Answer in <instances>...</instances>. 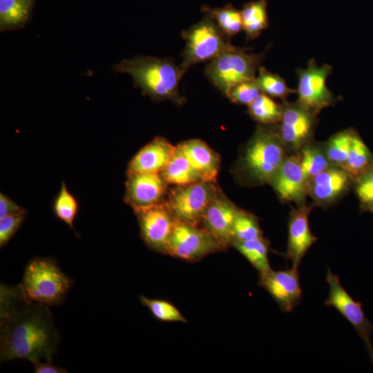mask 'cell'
<instances>
[{
  "mask_svg": "<svg viewBox=\"0 0 373 373\" xmlns=\"http://www.w3.org/2000/svg\"><path fill=\"white\" fill-rule=\"evenodd\" d=\"M203 182L216 181L220 159L211 148L200 140H190L179 144Z\"/></svg>",
  "mask_w": 373,
  "mask_h": 373,
  "instance_id": "cell-20",
  "label": "cell"
},
{
  "mask_svg": "<svg viewBox=\"0 0 373 373\" xmlns=\"http://www.w3.org/2000/svg\"><path fill=\"white\" fill-rule=\"evenodd\" d=\"M202 10L215 22L229 39L242 30L241 12L231 4L216 8L203 6Z\"/></svg>",
  "mask_w": 373,
  "mask_h": 373,
  "instance_id": "cell-24",
  "label": "cell"
},
{
  "mask_svg": "<svg viewBox=\"0 0 373 373\" xmlns=\"http://www.w3.org/2000/svg\"><path fill=\"white\" fill-rule=\"evenodd\" d=\"M258 70L256 80L263 93L285 101L290 94L296 92L287 86L285 80L280 75L268 71L262 66H260Z\"/></svg>",
  "mask_w": 373,
  "mask_h": 373,
  "instance_id": "cell-30",
  "label": "cell"
},
{
  "mask_svg": "<svg viewBox=\"0 0 373 373\" xmlns=\"http://www.w3.org/2000/svg\"><path fill=\"white\" fill-rule=\"evenodd\" d=\"M371 211V213L373 214V205L370 206L368 209Z\"/></svg>",
  "mask_w": 373,
  "mask_h": 373,
  "instance_id": "cell-39",
  "label": "cell"
},
{
  "mask_svg": "<svg viewBox=\"0 0 373 373\" xmlns=\"http://www.w3.org/2000/svg\"><path fill=\"white\" fill-rule=\"evenodd\" d=\"M231 245L236 249L254 267L259 274L271 269L269 258V242L262 238L243 242H233Z\"/></svg>",
  "mask_w": 373,
  "mask_h": 373,
  "instance_id": "cell-25",
  "label": "cell"
},
{
  "mask_svg": "<svg viewBox=\"0 0 373 373\" xmlns=\"http://www.w3.org/2000/svg\"><path fill=\"white\" fill-rule=\"evenodd\" d=\"M332 72L330 65L325 64L318 66L314 59L308 61L306 68L296 70L298 79L297 102L316 115L336 101V97L326 86L327 78Z\"/></svg>",
  "mask_w": 373,
  "mask_h": 373,
  "instance_id": "cell-9",
  "label": "cell"
},
{
  "mask_svg": "<svg viewBox=\"0 0 373 373\" xmlns=\"http://www.w3.org/2000/svg\"><path fill=\"white\" fill-rule=\"evenodd\" d=\"M298 155L303 172L308 182L332 166L325 148L312 142L302 147Z\"/></svg>",
  "mask_w": 373,
  "mask_h": 373,
  "instance_id": "cell-27",
  "label": "cell"
},
{
  "mask_svg": "<svg viewBox=\"0 0 373 373\" xmlns=\"http://www.w3.org/2000/svg\"><path fill=\"white\" fill-rule=\"evenodd\" d=\"M312 207L305 204L292 209L288 220V240L285 256L289 259L294 267L298 268L303 258L317 241L312 234L309 222Z\"/></svg>",
  "mask_w": 373,
  "mask_h": 373,
  "instance_id": "cell-16",
  "label": "cell"
},
{
  "mask_svg": "<svg viewBox=\"0 0 373 373\" xmlns=\"http://www.w3.org/2000/svg\"><path fill=\"white\" fill-rule=\"evenodd\" d=\"M286 155L276 126H259L242 155L240 169L251 184H269Z\"/></svg>",
  "mask_w": 373,
  "mask_h": 373,
  "instance_id": "cell-3",
  "label": "cell"
},
{
  "mask_svg": "<svg viewBox=\"0 0 373 373\" xmlns=\"http://www.w3.org/2000/svg\"><path fill=\"white\" fill-rule=\"evenodd\" d=\"M142 304L147 307L151 314L157 320L165 322L186 323V318L171 303L160 299H151L144 296H140Z\"/></svg>",
  "mask_w": 373,
  "mask_h": 373,
  "instance_id": "cell-33",
  "label": "cell"
},
{
  "mask_svg": "<svg viewBox=\"0 0 373 373\" xmlns=\"http://www.w3.org/2000/svg\"><path fill=\"white\" fill-rule=\"evenodd\" d=\"M60 336L50 307L26 299L18 285L0 288V361H52Z\"/></svg>",
  "mask_w": 373,
  "mask_h": 373,
  "instance_id": "cell-1",
  "label": "cell"
},
{
  "mask_svg": "<svg viewBox=\"0 0 373 373\" xmlns=\"http://www.w3.org/2000/svg\"><path fill=\"white\" fill-rule=\"evenodd\" d=\"M262 237L258 220L252 214L240 210L233 223L232 242H243Z\"/></svg>",
  "mask_w": 373,
  "mask_h": 373,
  "instance_id": "cell-31",
  "label": "cell"
},
{
  "mask_svg": "<svg viewBox=\"0 0 373 373\" xmlns=\"http://www.w3.org/2000/svg\"><path fill=\"white\" fill-rule=\"evenodd\" d=\"M141 237L151 249L166 254L167 244L177 221L166 202L135 211Z\"/></svg>",
  "mask_w": 373,
  "mask_h": 373,
  "instance_id": "cell-12",
  "label": "cell"
},
{
  "mask_svg": "<svg viewBox=\"0 0 373 373\" xmlns=\"http://www.w3.org/2000/svg\"><path fill=\"white\" fill-rule=\"evenodd\" d=\"M248 112L254 120L265 125H274L280 121L282 105L262 93L248 106Z\"/></svg>",
  "mask_w": 373,
  "mask_h": 373,
  "instance_id": "cell-28",
  "label": "cell"
},
{
  "mask_svg": "<svg viewBox=\"0 0 373 373\" xmlns=\"http://www.w3.org/2000/svg\"><path fill=\"white\" fill-rule=\"evenodd\" d=\"M355 191L363 209L373 205V164L356 178Z\"/></svg>",
  "mask_w": 373,
  "mask_h": 373,
  "instance_id": "cell-35",
  "label": "cell"
},
{
  "mask_svg": "<svg viewBox=\"0 0 373 373\" xmlns=\"http://www.w3.org/2000/svg\"><path fill=\"white\" fill-rule=\"evenodd\" d=\"M176 146L157 137L141 149L129 162L127 173H160L173 157Z\"/></svg>",
  "mask_w": 373,
  "mask_h": 373,
  "instance_id": "cell-19",
  "label": "cell"
},
{
  "mask_svg": "<svg viewBox=\"0 0 373 373\" xmlns=\"http://www.w3.org/2000/svg\"><path fill=\"white\" fill-rule=\"evenodd\" d=\"M266 0H256L245 4L241 12L242 30L247 39L257 38L269 26Z\"/></svg>",
  "mask_w": 373,
  "mask_h": 373,
  "instance_id": "cell-23",
  "label": "cell"
},
{
  "mask_svg": "<svg viewBox=\"0 0 373 373\" xmlns=\"http://www.w3.org/2000/svg\"><path fill=\"white\" fill-rule=\"evenodd\" d=\"M280 121L276 124L277 132L285 149L298 151L311 142L316 115L298 102L283 101Z\"/></svg>",
  "mask_w": 373,
  "mask_h": 373,
  "instance_id": "cell-10",
  "label": "cell"
},
{
  "mask_svg": "<svg viewBox=\"0 0 373 373\" xmlns=\"http://www.w3.org/2000/svg\"><path fill=\"white\" fill-rule=\"evenodd\" d=\"M223 249L219 241L203 227L177 220L166 254L188 261H197Z\"/></svg>",
  "mask_w": 373,
  "mask_h": 373,
  "instance_id": "cell-8",
  "label": "cell"
},
{
  "mask_svg": "<svg viewBox=\"0 0 373 373\" xmlns=\"http://www.w3.org/2000/svg\"><path fill=\"white\" fill-rule=\"evenodd\" d=\"M168 183L161 173H128L125 200L134 211L163 202Z\"/></svg>",
  "mask_w": 373,
  "mask_h": 373,
  "instance_id": "cell-14",
  "label": "cell"
},
{
  "mask_svg": "<svg viewBox=\"0 0 373 373\" xmlns=\"http://www.w3.org/2000/svg\"><path fill=\"white\" fill-rule=\"evenodd\" d=\"M23 208L14 202L2 193H0V219L23 211Z\"/></svg>",
  "mask_w": 373,
  "mask_h": 373,
  "instance_id": "cell-37",
  "label": "cell"
},
{
  "mask_svg": "<svg viewBox=\"0 0 373 373\" xmlns=\"http://www.w3.org/2000/svg\"><path fill=\"white\" fill-rule=\"evenodd\" d=\"M35 372L36 373H65L68 372V370L57 367L52 363V361H46L45 362H41V360H34L32 361Z\"/></svg>",
  "mask_w": 373,
  "mask_h": 373,
  "instance_id": "cell-38",
  "label": "cell"
},
{
  "mask_svg": "<svg viewBox=\"0 0 373 373\" xmlns=\"http://www.w3.org/2000/svg\"><path fill=\"white\" fill-rule=\"evenodd\" d=\"M326 281L329 290L325 305L334 307L352 324L365 343L373 363V347L370 341L373 325L367 318L361 303L355 301L347 293L341 285L338 276L333 274L329 267Z\"/></svg>",
  "mask_w": 373,
  "mask_h": 373,
  "instance_id": "cell-11",
  "label": "cell"
},
{
  "mask_svg": "<svg viewBox=\"0 0 373 373\" xmlns=\"http://www.w3.org/2000/svg\"><path fill=\"white\" fill-rule=\"evenodd\" d=\"M113 68L116 72L130 75L135 87L140 88L153 100H169L177 104L185 100L178 89L184 74L172 58L140 55L124 59Z\"/></svg>",
  "mask_w": 373,
  "mask_h": 373,
  "instance_id": "cell-2",
  "label": "cell"
},
{
  "mask_svg": "<svg viewBox=\"0 0 373 373\" xmlns=\"http://www.w3.org/2000/svg\"><path fill=\"white\" fill-rule=\"evenodd\" d=\"M218 193L213 182L200 181L178 186L166 202L178 221L198 226Z\"/></svg>",
  "mask_w": 373,
  "mask_h": 373,
  "instance_id": "cell-7",
  "label": "cell"
},
{
  "mask_svg": "<svg viewBox=\"0 0 373 373\" xmlns=\"http://www.w3.org/2000/svg\"><path fill=\"white\" fill-rule=\"evenodd\" d=\"M53 209L57 217L74 229L73 222L77 215L78 206L75 198L68 191L64 182L61 183Z\"/></svg>",
  "mask_w": 373,
  "mask_h": 373,
  "instance_id": "cell-32",
  "label": "cell"
},
{
  "mask_svg": "<svg viewBox=\"0 0 373 373\" xmlns=\"http://www.w3.org/2000/svg\"><path fill=\"white\" fill-rule=\"evenodd\" d=\"M265 53L249 52L246 48L230 44L206 66L204 73L223 95L228 97L237 84L256 77Z\"/></svg>",
  "mask_w": 373,
  "mask_h": 373,
  "instance_id": "cell-5",
  "label": "cell"
},
{
  "mask_svg": "<svg viewBox=\"0 0 373 373\" xmlns=\"http://www.w3.org/2000/svg\"><path fill=\"white\" fill-rule=\"evenodd\" d=\"M355 131L347 129L332 135L325 146L327 157L332 165L342 167L346 162Z\"/></svg>",
  "mask_w": 373,
  "mask_h": 373,
  "instance_id": "cell-29",
  "label": "cell"
},
{
  "mask_svg": "<svg viewBox=\"0 0 373 373\" xmlns=\"http://www.w3.org/2000/svg\"><path fill=\"white\" fill-rule=\"evenodd\" d=\"M36 0H0L1 32L24 27L29 21Z\"/></svg>",
  "mask_w": 373,
  "mask_h": 373,
  "instance_id": "cell-21",
  "label": "cell"
},
{
  "mask_svg": "<svg viewBox=\"0 0 373 373\" xmlns=\"http://www.w3.org/2000/svg\"><path fill=\"white\" fill-rule=\"evenodd\" d=\"M240 210L219 193L205 210L201 222L203 228L211 233L224 248L231 245L233 226Z\"/></svg>",
  "mask_w": 373,
  "mask_h": 373,
  "instance_id": "cell-17",
  "label": "cell"
},
{
  "mask_svg": "<svg viewBox=\"0 0 373 373\" xmlns=\"http://www.w3.org/2000/svg\"><path fill=\"white\" fill-rule=\"evenodd\" d=\"M372 164V153L360 136L355 132L347 160L341 168L350 175L352 180H354Z\"/></svg>",
  "mask_w": 373,
  "mask_h": 373,
  "instance_id": "cell-26",
  "label": "cell"
},
{
  "mask_svg": "<svg viewBox=\"0 0 373 373\" xmlns=\"http://www.w3.org/2000/svg\"><path fill=\"white\" fill-rule=\"evenodd\" d=\"M269 184L282 201L303 204L308 195V181L298 155H286Z\"/></svg>",
  "mask_w": 373,
  "mask_h": 373,
  "instance_id": "cell-15",
  "label": "cell"
},
{
  "mask_svg": "<svg viewBox=\"0 0 373 373\" xmlns=\"http://www.w3.org/2000/svg\"><path fill=\"white\" fill-rule=\"evenodd\" d=\"M299 272L292 267L259 274V285L265 289L285 312H291L302 299Z\"/></svg>",
  "mask_w": 373,
  "mask_h": 373,
  "instance_id": "cell-13",
  "label": "cell"
},
{
  "mask_svg": "<svg viewBox=\"0 0 373 373\" xmlns=\"http://www.w3.org/2000/svg\"><path fill=\"white\" fill-rule=\"evenodd\" d=\"M72 285L54 260L37 257L26 265L18 287L26 299L50 307L64 302Z\"/></svg>",
  "mask_w": 373,
  "mask_h": 373,
  "instance_id": "cell-4",
  "label": "cell"
},
{
  "mask_svg": "<svg viewBox=\"0 0 373 373\" xmlns=\"http://www.w3.org/2000/svg\"><path fill=\"white\" fill-rule=\"evenodd\" d=\"M26 211L7 216L0 219V247H3L22 224Z\"/></svg>",
  "mask_w": 373,
  "mask_h": 373,
  "instance_id": "cell-36",
  "label": "cell"
},
{
  "mask_svg": "<svg viewBox=\"0 0 373 373\" xmlns=\"http://www.w3.org/2000/svg\"><path fill=\"white\" fill-rule=\"evenodd\" d=\"M261 93L262 92L255 77L235 86L230 90L227 97L233 103L249 106Z\"/></svg>",
  "mask_w": 373,
  "mask_h": 373,
  "instance_id": "cell-34",
  "label": "cell"
},
{
  "mask_svg": "<svg viewBox=\"0 0 373 373\" xmlns=\"http://www.w3.org/2000/svg\"><path fill=\"white\" fill-rule=\"evenodd\" d=\"M352 181L343 169L332 165L308 182V195L316 203L326 205L345 193Z\"/></svg>",
  "mask_w": 373,
  "mask_h": 373,
  "instance_id": "cell-18",
  "label": "cell"
},
{
  "mask_svg": "<svg viewBox=\"0 0 373 373\" xmlns=\"http://www.w3.org/2000/svg\"><path fill=\"white\" fill-rule=\"evenodd\" d=\"M185 47L180 67L184 75L196 64L211 61L231 44L215 22L208 16L182 32Z\"/></svg>",
  "mask_w": 373,
  "mask_h": 373,
  "instance_id": "cell-6",
  "label": "cell"
},
{
  "mask_svg": "<svg viewBox=\"0 0 373 373\" xmlns=\"http://www.w3.org/2000/svg\"><path fill=\"white\" fill-rule=\"evenodd\" d=\"M160 173L168 184L178 186L202 181L179 144L176 146L169 164Z\"/></svg>",
  "mask_w": 373,
  "mask_h": 373,
  "instance_id": "cell-22",
  "label": "cell"
}]
</instances>
